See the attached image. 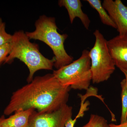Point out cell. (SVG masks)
<instances>
[{
    "instance_id": "6da1fadb",
    "label": "cell",
    "mask_w": 127,
    "mask_h": 127,
    "mask_svg": "<svg viewBox=\"0 0 127 127\" xmlns=\"http://www.w3.org/2000/svg\"><path fill=\"white\" fill-rule=\"evenodd\" d=\"M70 89L62 85L53 73L36 77L12 93L4 114L29 109L40 113L56 111L67 104Z\"/></svg>"
},
{
    "instance_id": "7a4b0ae2",
    "label": "cell",
    "mask_w": 127,
    "mask_h": 127,
    "mask_svg": "<svg viewBox=\"0 0 127 127\" xmlns=\"http://www.w3.org/2000/svg\"><path fill=\"white\" fill-rule=\"evenodd\" d=\"M30 40L23 31L15 32L10 43V53L4 62L11 63L17 58L24 63L30 71L27 79L28 83L32 81L37 71L52 70L55 61L54 58L49 59L45 57L39 51L38 45L31 42Z\"/></svg>"
},
{
    "instance_id": "3957f363",
    "label": "cell",
    "mask_w": 127,
    "mask_h": 127,
    "mask_svg": "<svg viewBox=\"0 0 127 127\" xmlns=\"http://www.w3.org/2000/svg\"><path fill=\"white\" fill-rule=\"evenodd\" d=\"M35 26V31L27 32L26 34L30 39L41 41L51 49L55 55V68L58 69L72 62L73 57L67 54L64 48L68 35L58 32L55 18L41 16L36 21Z\"/></svg>"
},
{
    "instance_id": "277c9868",
    "label": "cell",
    "mask_w": 127,
    "mask_h": 127,
    "mask_svg": "<svg viewBox=\"0 0 127 127\" xmlns=\"http://www.w3.org/2000/svg\"><path fill=\"white\" fill-rule=\"evenodd\" d=\"M89 52L84 50L77 60L53 71V74L62 85L75 90H88L92 79Z\"/></svg>"
},
{
    "instance_id": "5b68a950",
    "label": "cell",
    "mask_w": 127,
    "mask_h": 127,
    "mask_svg": "<svg viewBox=\"0 0 127 127\" xmlns=\"http://www.w3.org/2000/svg\"><path fill=\"white\" fill-rule=\"evenodd\" d=\"M95 41L89 52L93 83L98 84L107 81L113 73L116 65L110 53L107 41L98 30L94 32Z\"/></svg>"
},
{
    "instance_id": "8992f818",
    "label": "cell",
    "mask_w": 127,
    "mask_h": 127,
    "mask_svg": "<svg viewBox=\"0 0 127 127\" xmlns=\"http://www.w3.org/2000/svg\"><path fill=\"white\" fill-rule=\"evenodd\" d=\"M72 114V107L67 104L50 112L40 113L35 111L30 117L27 127H65Z\"/></svg>"
},
{
    "instance_id": "52a82bcc",
    "label": "cell",
    "mask_w": 127,
    "mask_h": 127,
    "mask_svg": "<svg viewBox=\"0 0 127 127\" xmlns=\"http://www.w3.org/2000/svg\"><path fill=\"white\" fill-rule=\"evenodd\" d=\"M107 43L115 65L121 71L127 70V32L119 34Z\"/></svg>"
},
{
    "instance_id": "ba28073f",
    "label": "cell",
    "mask_w": 127,
    "mask_h": 127,
    "mask_svg": "<svg viewBox=\"0 0 127 127\" xmlns=\"http://www.w3.org/2000/svg\"><path fill=\"white\" fill-rule=\"evenodd\" d=\"M102 5L116 25L119 35L127 33V6L120 0H104Z\"/></svg>"
},
{
    "instance_id": "9c48e42d",
    "label": "cell",
    "mask_w": 127,
    "mask_h": 127,
    "mask_svg": "<svg viewBox=\"0 0 127 127\" xmlns=\"http://www.w3.org/2000/svg\"><path fill=\"white\" fill-rule=\"evenodd\" d=\"M58 5L60 7H64L68 12L70 23L72 24L76 17L79 18L84 28L88 30L91 20L86 14L82 9V6L80 0H60Z\"/></svg>"
},
{
    "instance_id": "30bf717a",
    "label": "cell",
    "mask_w": 127,
    "mask_h": 127,
    "mask_svg": "<svg viewBox=\"0 0 127 127\" xmlns=\"http://www.w3.org/2000/svg\"><path fill=\"white\" fill-rule=\"evenodd\" d=\"M35 111L29 109L17 111L7 118H0V127H27L30 117Z\"/></svg>"
},
{
    "instance_id": "8fae6325",
    "label": "cell",
    "mask_w": 127,
    "mask_h": 127,
    "mask_svg": "<svg viewBox=\"0 0 127 127\" xmlns=\"http://www.w3.org/2000/svg\"><path fill=\"white\" fill-rule=\"evenodd\" d=\"M91 7L95 9L99 14L101 21L104 25L117 29L116 25L111 19L106 10L103 6L100 0H86Z\"/></svg>"
},
{
    "instance_id": "7c38bea8",
    "label": "cell",
    "mask_w": 127,
    "mask_h": 127,
    "mask_svg": "<svg viewBox=\"0 0 127 127\" xmlns=\"http://www.w3.org/2000/svg\"><path fill=\"white\" fill-rule=\"evenodd\" d=\"M121 89L122 109L121 117V123H124L127 122V89L126 87L125 79L120 82Z\"/></svg>"
},
{
    "instance_id": "4fadbf2b",
    "label": "cell",
    "mask_w": 127,
    "mask_h": 127,
    "mask_svg": "<svg viewBox=\"0 0 127 127\" xmlns=\"http://www.w3.org/2000/svg\"><path fill=\"white\" fill-rule=\"evenodd\" d=\"M109 124L103 117L97 114H92L88 122L79 127H109Z\"/></svg>"
},
{
    "instance_id": "5bb4252c",
    "label": "cell",
    "mask_w": 127,
    "mask_h": 127,
    "mask_svg": "<svg viewBox=\"0 0 127 127\" xmlns=\"http://www.w3.org/2000/svg\"><path fill=\"white\" fill-rule=\"evenodd\" d=\"M89 105V103L87 102H81V107L78 114L74 119L71 118L67 120L65 127H74L78 119L84 116L85 112L88 110Z\"/></svg>"
},
{
    "instance_id": "9a60e30c",
    "label": "cell",
    "mask_w": 127,
    "mask_h": 127,
    "mask_svg": "<svg viewBox=\"0 0 127 127\" xmlns=\"http://www.w3.org/2000/svg\"><path fill=\"white\" fill-rule=\"evenodd\" d=\"M12 35L8 34L5 31V24L0 18V46L10 43Z\"/></svg>"
},
{
    "instance_id": "2e32d148",
    "label": "cell",
    "mask_w": 127,
    "mask_h": 127,
    "mask_svg": "<svg viewBox=\"0 0 127 127\" xmlns=\"http://www.w3.org/2000/svg\"><path fill=\"white\" fill-rule=\"evenodd\" d=\"M10 51V43H7L0 46V65L2 62H4L5 60L8 56Z\"/></svg>"
},
{
    "instance_id": "e0dca14e",
    "label": "cell",
    "mask_w": 127,
    "mask_h": 127,
    "mask_svg": "<svg viewBox=\"0 0 127 127\" xmlns=\"http://www.w3.org/2000/svg\"><path fill=\"white\" fill-rule=\"evenodd\" d=\"M109 127H127V122L124 123L120 124L119 125H116L114 124H109Z\"/></svg>"
},
{
    "instance_id": "ac0fdd59",
    "label": "cell",
    "mask_w": 127,
    "mask_h": 127,
    "mask_svg": "<svg viewBox=\"0 0 127 127\" xmlns=\"http://www.w3.org/2000/svg\"><path fill=\"white\" fill-rule=\"evenodd\" d=\"M122 71V72L124 74L125 76V82H126V87H127V70H124Z\"/></svg>"
}]
</instances>
